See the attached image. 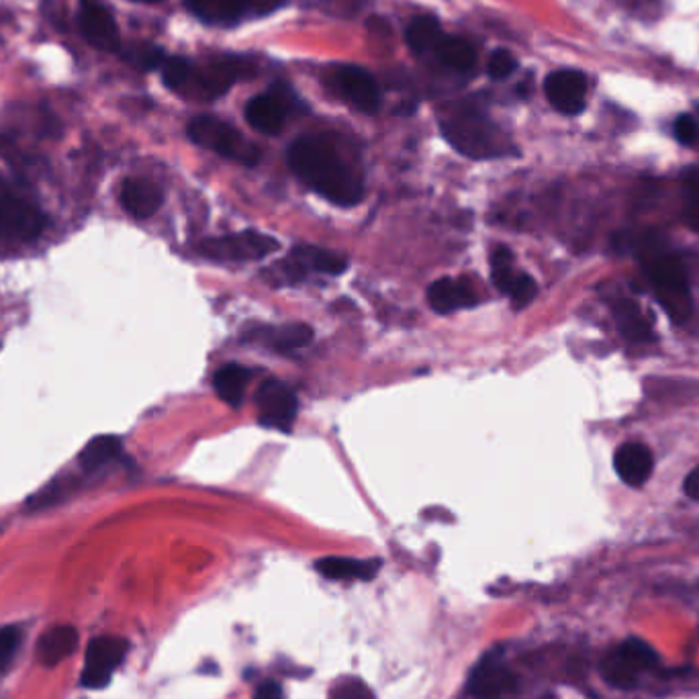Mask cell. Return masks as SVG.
Masks as SVG:
<instances>
[{
  "mask_svg": "<svg viewBox=\"0 0 699 699\" xmlns=\"http://www.w3.org/2000/svg\"><path fill=\"white\" fill-rule=\"evenodd\" d=\"M514 254L505 246H497L491 251V278L497 289H505L510 278L514 277Z\"/></svg>",
  "mask_w": 699,
  "mask_h": 699,
  "instance_id": "obj_30",
  "label": "cell"
},
{
  "mask_svg": "<svg viewBox=\"0 0 699 699\" xmlns=\"http://www.w3.org/2000/svg\"><path fill=\"white\" fill-rule=\"evenodd\" d=\"M48 217L35 203L21 197L0 181V239L31 241L40 238Z\"/></svg>",
  "mask_w": 699,
  "mask_h": 699,
  "instance_id": "obj_6",
  "label": "cell"
},
{
  "mask_svg": "<svg viewBox=\"0 0 699 699\" xmlns=\"http://www.w3.org/2000/svg\"><path fill=\"white\" fill-rule=\"evenodd\" d=\"M289 113V99L277 91L258 94L246 105V121L256 132L268 135H275L285 127Z\"/></svg>",
  "mask_w": 699,
  "mask_h": 699,
  "instance_id": "obj_17",
  "label": "cell"
},
{
  "mask_svg": "<svg viewBox=\"0 0 699 699\" xmlns=\"http://www.w3.org/2000/svg\"><path fill=\"white\" fill-rule=\"evenodd\" d=\"M250 377L251 370L241 367V364H225L224 369L215 372L213 387L227 405L238 408L241 399L246 395V387L250 383Z\"/></svg>",
  "mask_w": 699,
  "mask_h": 699,
  "instance_id": "obj_24",
  "label": "cell"
},
{
  "mask_svg": "<svg viewBox=\"0 0 699 699\" xmlns=\"http://www.w3.org/2000/svg\"><path fill=\"white\" fill-rule=\"evenodd\" d=\"M121 440L117 435H99L93 438L79 456L80 466L86 473H94L103 469L106 462L115 461L120 456Z\"/></svg>",
  "mask_w": 699,
  "mask_h": 699,
  "instance_id": "obj_28",
  "label": "cell"
},
{
  "mask_svg": "<svg viewBox=\"0 0 699 699\" xmlns=\"http://www.w3.org/2000/svg\"><path fill=\"white\" fill-rule=\"evenodd\" d=\"M640 263L660 307L675 321H686L693 311L686 266L674 251L647 244L640 250Z\"/></svg>",
  "mask_w": 699,
  "mask_h": 699,
  "instance_id": "obj_4",
  "label": "cell"
},
{
  "mask_svg": "<svg viewBox=\"0 0 699 699\" xmlns=\"http://www.w3.org/2000/svg\"><path fill=\"white\" fill-rule=\"evenodd\" d=\"M79 647V633L72 626H55L41 636L38 657L43 667H55Z\"/></svg>",
  "mask_w": 699,
  "mask_h": 699,
  "instance_id": "obj_23",
  "label": "cell"
},
{
  "mask_svg": "<svg viewBox=\"0 0 699 699\" xmlns=\"http://www.w3.org/2000/svg\"><path fill=\"white\" fill-rule=\"evenodd\" d=\"M348 268V260L336 251L321 250L316 246H301L295 248L289 260L282 263V280L297 282L307 273H323V275H342Z\"/></svg>",
  "mask_w": 699,
  "mask_h": 699,
  "instance_id": "obj_14",
  "label": "cell"
},
{
  "mask_svg": "<svg viewBox=\"0 0 699 699\" xmlns=\"http://www.w3.org/2000/svg\"><path fill=\"white\" fill-rule=\"evenodd\" d=\"M548 103L563 115H579L587 99V80L577 70H556L544 84Z\"/></svg>",
  "mask_w": 699,
  "mask_h": 699,
  "instance_id": "obj_15",
  "label": "cell"
},
{
  "mask_svg": "<svg viewBox=\"0 0 699 699\" xmlns=\"http://www.w3.org/2000/svg\"><path fill=\"white\" fill-rule=\"evenodd\" d=\"M280 248L278 239L260 232H241L225 238L205 239L198 254L215 263H256Z\"/></svg>",
  "mask_w": 699,
  "mask_h": 699,
  "instance_id": "obj_7",
  "label": "cell"
},
{
  "mask_svg": "<svg viewBox=\"0 0 699 699\" xmlns=\"http://www.w3.org/2000/svg\"><path fill=\"white\" fill-rule=\"evenodd\" d=\"M140 2H160V0H140Z\"/></svg>",
  "mask_w": 699,
  "mask_h": 699,
  "instance_id": "obj_38",
  "label": "cell"
},
{
  "mask_svg": "<svg viewBox=\"0 0 699 699\" xmlns=\"http://www.w3.org/2000/svg\"><path fill=\"white\" fill-rule=\"evenodd\" d=\"M186 132L191 142L244 166H256L263 156L258 145L246 140V135L239 133L234 125L217 117H197L191 121Z\"/></svg>",
  "mask_w": 699,
  "mask_h": 699,
  "instance_id": "obj_5",
  "label": "cell"
},
{
  "mask_svg": "<svg viewBox=\"0 0 699 699\" xmlns=\"http://www.w3.org/2000/svg\"><path fill=\"white\" fill-rule=\"evenodd\" d=\"M331 699H374V696L362 681L350 679V681H343L342 686L336 687Z\"/></svg>",
  "mask_w": 699,
  "mask_h": 699,
  "instance_id": "obj_35",
  "label": "cell"
},
{
  "mask_svg": "<svg viewBox=\"0 0 699 699\" xmlns=\"http://www.w3.org/2000/svg\"><path fill=\"white\" fill-rule=\"evenodd\" d=\"M674 132L675 137L681 144L693 145L699 140L698 121L693 120L691 115H681L679 120L675 121Z\"/></svg>",
  "mask_w": 699,
  "mask_h": 699,
  "instance_id": "obj_34",
  "label": "cell"
},
{
  "mask_svg": "<svg viewBox=\"0 0 699 699\" xmlns=\"http://www.w3.org/2000/svg\"><path fill=\"white\" fill-rule=\"evenodd\" d=\"M438 123L446 142L466 158H503L514 152L500 125L471 103H450L440 111Z\"/></svg>",
  "mask_w": 699,
  "mask_h": 699,
  "instance_id": "obj_2",
  "label": "cell"
},
{
  "mask_svg": "<svg viewBox=\"0 0 699 699\" xmlns=\"http://www.w3.org/2000/svg\"><path fill=\"white\" fill-rule=\"evenodd\" d=\"M616 473L630 487H640L652 473V454L645 444L628 442L616 452Z\"/></svg>",
  "mask_w": 699,
  "mask_h": 699,
  "instance_id": "obj_20",
  "label": "cell"
},
{
  "mask_svg": "<svg viewBox=\"0 0 699 699\" xmlns=\"http://www.w3.org/2000/svg\"><path fill=\"white\" fill-rule=\"evenodd\" d=\"M336 86L348 99V103H352L362 113L374 115L381 109V103H383L381 89L374 76L364 68L352 66V64L338 68Z\"/></svg>",
  "mask_w": 699,
  "mask_h": 699,
  "instance_id": "obj_13",
  "label": "cell"
},
{
  "mask_svg": "<svg viewBox=\"0 0 699 699\" xmlns=\"http://www.w3.org/2000/svg\"><path fill=\"white\" fill-rule=\"evenodd\" d=\"M251 338L278 352H295L313 342V330L307 323H285L254 330Z\"/></svg>",
  "mask_w": 699,
  "mask_h": 699,
  "instance_id": "obj_22",
  "label": "cell"
},
{
  "mask_svg": "<svg viewBox=\"0 0 699 699\" xmlns=\"http://www.w3.org/2000/svg\"><path fill=\"white\" fill-rule=\"evenodd\" d=\"M405 40L408 45L415 53H434L438 43L444 40V31L434 17H418L411 21L408 31H405Z\"/></svg>",
  "mask_w": 699,
  "mask_h": 699,
  "instance_id": "obj_27",
  "label": "cell"
},
{
  "mask_svg": "<svg viewBox=\"0 0 699 699\" xmlns=\"http://www.w3.org/2000/svg\"><path fill=\"white\" fill-rule=\"evenodd\" d=\"M316 568L331 580H370L374 579L381 570V561H358V558H343V556H328L317 561Z\"/></svg>",
  "mask_w": 699,
  "mask_h": 699,
  "instance_id": "obj_21",
  "label": "cell"
},
{
  "mask_svg": "<svg viewBox=\"0 0 699 699\" xmlns=\"http://www.w3.org/2000/svg\"><path fill=\"white\" fill-rule=\"evenodd\" d=\"M256 410L265 428L289 434L299 413V401L289 384L270 379L256 391Z\"/></svg>",
  "mask_w": 699,
  "mask_h": 699,
  "instance_id": "obj_10",
  "label": "cell"
},
{
  "mask_svg": "<svg viewBox=\"0 0 699 699\" xmlns=\"http://www.w3.org/2000/svg\"><path fill=\"white\" fill-rule=\"evenodd\" d=\"M287 0H185L186 9L209 25H236L248 17H263Z\"/></svg>",
  "mask_w": 699,
  "mask_h": 699,
  "instance_id": "obj_9",
  "label": "cell"
},
{
  "mask_svg": "<svg viewBox=\"0 0 699 699\" xmlns=\"http://www.w3.org/2000/svg\"><path fill=\"white\" fill-rule=\"evenodd\" d=\"M502 292L512 299L515 309H522L534 301V297L538 295V285L526 273L515 270L514 277L510 278V282L505 285Z\"/></svg>",
  "mask_w": 699,
  "mask_h": 699,
  "instance_id": "obj_29",
  "label": "cell"
},
{
  "mask_svg": "<svg viewBox=\"0 0 699 699\" xmlns=\"http://www.w3.org/2000/svg\"><path fill=\"white\" fill-rule=\"evenodd\" d=\"M428 304L440 316L479 305V295L464 278H440L428 289Z\"/></svg>",
  "mask_w": 699,
  "mask_h": 699,
  "instance_id": "obj_18",
  "label": "cell"
},
{
  "mask_svg": "<svg viewBox=\"0 0 699 699\" xmlns=\"http://www.w3.org/2000/svg\"><path fill=\"white\" fill-rule=\"evenodd\" d=\"M121 205L135 219H147L160 212L164 193L156 183L147 178H127L121 186Z\"/></svg>",
  "mask_w": 699,
  "mask_h": 699,
  "instance_id": "obj_19",
  "label": "cell"
},
{
  "mask_svg": "<svg viewBox=\"0 0 699 699\" xmlns=\"http://www.w3.org/2000/svg\"><path fill=\"white\" fill-rule=\"evenodd\" d=\"M19 643H21V630L17 626L0 628V669H4L11 662Z\"/></svg>",
  "mask_w": 699,
  "mask_h": 699,
  "instance_id": "obj_33",
  "label": "cell"
},
{
  "mask_svg": "<svg viewBox=\"0 0 699 699\" xmlns=\"http://www.w3.org/2000/svg\"><path fill=\"white\" fill-rule=\"evenodd\" d=\"M127 648L130 645L123 638H115V636L94 638L86 648L82 686L89 687V689H103V687L109 686L115 669L125 659Z\"/></svg>",
  "mask_w": 699,
  "mask_h": 699,
  "instance_id": "obj_11",
  "label": "cell"
},
{
  "mask_svg": "<svg viewBox=\"0 0 699 699\" xmlns=\"http://www.w3.org/2000/svg\"><path fill=\"white\" fill-rule=\"evenodd\" d=\"M614 313H616V321H618L621 336L628 342L645 343L652 340L650 323L636 305L630 304V301H620L614 307Z\"/></svg>",
  "mask_w": 699,
  "mask_h": 699,
  "instance_id": "obj_26",
  "label": "cell"
},
{
  "mask_svg": "<svg viewBox=\"0 0 699 699\" xmlns=\"http://www.w3.org/2000/svg\"><path fill=\"white\" fill-rule=\"evenodd\" d=\"M79 23L86 41L105 52L121 48L120 27L105 0H80Z\"/></svg>",
  "mask_w": 699,
  "mask_h": 699,
  "instance_id": "obj_12",
  "label": "cell"
},
{
  "mask_svg": "<svg viewBox=\"0 0 699 699\" xmlns=\"http://www.w3.org/2000/svg\"><path fill=\"white\" fill-rule=\"evenodd\" d=\"M289 166L317 195L340 207H354L364 197L362 174L330 137H301L289 147Z\"/></svg>",
  "mask_w": 699,
  "mask_h": 699,
  "instance_id": "obj_1",
  "label": "cell"
},
{
  "mask_svg": "<svg viewBox=\"0 0 699 699\" xmlns=\"http://www.w3.org/2000/svg\"><path fill=\"white\" fill-rule=\"evenodd\" d=\"M254 699H285L282 696V689L275 681H265L263 686L258 687Z\"/></svg>",
  "mask_w": 699,
  "mask_h": 699,
  "instance_id": "obj_36",
  "label": "cell"
},
{
  "mask_svg": "<svg viewBox=\"0 0 699 699\" xmlns=\"http://www.w3.org/2000/svg\"><path fill=\"white\" fill-rule=\"evenodd\" d=\"M652 665H657V652L652 647L640 638H628L604 659L602 675L609 686L630 689L638 683L640 674Z\"/></svg>",
  "mask_w": 699,
  "mask_h": 699,
  "instance_id": "obj_8",
  "label": "cell"
},
{
  "mask_svg": "<svg viewBox=\"0 0 699 699\" xmlns=\"http://www.w3.org/2000/svg\"><path fill=\"white\" fill-rule=\"evenodd\" d=\"M514 675L503 662L500 652H489L476 662L469 677V691L476 699L502 698L503 693L514 689Z\"/></svg>",
  "mask_w": 699,
  "mask_h": 699,
  "instance_id": "obj_16",
  "label": "cell"
},
{
  "mask_svg": "<svg viewBox=\"0 0 699 699\" xmlns=\"http://www.w3.org/2000/svg\"><path fill=\"white\" fill-rule=\"evenodd\" d=\"M434 53L444 66H449L454 72H471L476 64L475 48L462 38L444 35V40L438 43Z\"/></svg>",
  "mask_w": 699,
  "mask_h": 699,
  "instance_id": "obj_25",
  "label": "cell"
},
{
  "mask_svg": "<svg viewBox=\"0 0 699 699\" xmlns=\"http://www.w3.org/2000/svg\"><path fill=\"white\" fill-rule=\"evenodd\" d=\"M125 58L133 62L135 66L145 68V70H152V68H160L164 64V60H166V55L164 52L160 50V48H154V45H135V48H130V52L125 53Z\"/></svg>",
  "mask_w": 699,
  "mask_h": 699,
  "instance_id": "obj_31",
  "label": "cell"
},
{
  "mask_svg": "<svg viewBox=\"0 0 699 699\" xmlns=\"http://www.w3.org/2000/svg\"><path fill=\"white\" fill-rule=\"evenodd\" d=\"M515 68H517V60H515L514 53H510L507 50H497L489 58L487 72L493 80L510 79L514 74Z\"/></svg>",
  "mask_w": 699,
  "mask_h": 699,
  "instance_id": "obj_32",
  "label": "cell"
},
{
  "mask_svg": "<svg viewBox=\"0 0 699 699\" xmlns=\"http://www.w3.org/2000/svg\"><path fill=\"white\" fill-rule=\"evenodd\" d=\"M683 489H686V493L689 497H691V500L699 502V466L698 469H693V471L687 475Z\"/></svg>",
  "mask_w": 699,
  "mask_h": 699,
  "instance_id": "obj_37",
  "label": "cell"
},
{
  "mask_svg": "<svg viewBox=\"0 0 699 699\" xmlns=\"http://www.w3.org/2000/svg\"><path fill=\"white\" fill-rule=\"evenodd\" d=\"M164 84L186 99H217L251 72L250 62L239 58H213L203 66L185 58H166L160 66Z\"/></svg>",
  "mask_w": 699,
  "mask_h": 699,
  "instance_id": "obj_3",
  "label": "cell"
}]
</instances>
